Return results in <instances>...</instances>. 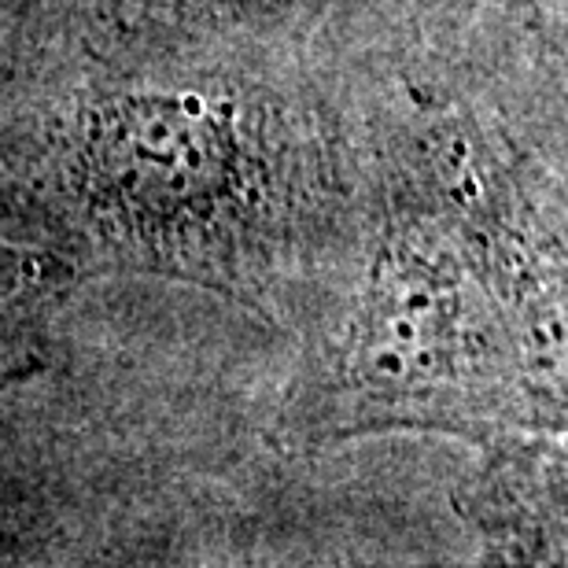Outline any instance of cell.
Returning <instances> with one entry per match:
<instances>
[{"instance_id": "6da1fadb", "label": "cell", "mask_w": 568, "mask_h": 568, "mask_svg": "<svg viewBox=\"0 0 568 568\" xmlns=\"http://www.w3.org/2000/svg\"><path fill=\"white\" fill-rule=\"evenodd\" d=\"M514 381L491 292L458 247L428 230H399L373 258L322 403L328 428L347 436L536 428Z\"/></svg>"}, {"instance_id": "3957f363", "label": "cell", "mask_w": 568, "mask_h": 568, "mask_svg": "<svg viewBox=\"0 0 568 568\" xmlns=\"http://www.w3.org/2000/svg\"><path fill=\"white\" fill-rule=\"evenodd\" d=\"M465 509L491 528L547 531L550 520H561V458L554 462L550 447L506 454L498 469L480 476Z\"/></svg>"}, {"instance_id": "7a4b0ae2", "label": "cell", "mask_w": 568, "mask_h": 568, "mask_svg": "<svg viewBox=\"0 0 568 568\" xmlns=\"http://www.w3.org/2000/svg\"><path fill=\"white\" fill-rule=\"evenodd\" d=\"M67 189L111 247L170 270L241 241L258 219L266 159L233 97L122 85L78 111Z\"/></svg>"}, {"instance_id": "277c9868", "label": "cell", "mask_w": 568, "mask_h": 568, "mask_svg": "<svg viewBox=\"0 0 568 568\" xmlns=\"http://www.w3.org/2000/svg\"><path fill=\"white\" fill-rule=\"evenodd\" d=\"M71 266L38 247L0 241V369L30 333V322L71 284Z\"/></svg>"}, {"instance_id": "5b68a950", "label": "cell", "mask_w": 568, "mask_h": 568, "mask_svg": "<svg viewBox=\"0 0 568 568\" xmlns=\"http://www.w3.org/2000/svg\"><path fill=\"white\" fill-rule=\"evenodd\" d=\"M196 4L211 11H233V16H255V11L281 8L284 0H196Z\"/></svg>"}]
</instances>
